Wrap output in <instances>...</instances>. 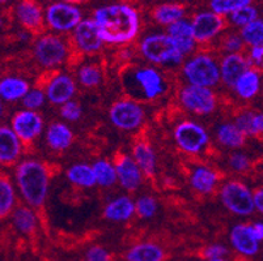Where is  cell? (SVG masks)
<instances>
[{"mask_svg": "<svg viewBox=\"0 0 263 261\" xmlns=\"http://www.w3.org/2000/svg\"><path fill=\"white\" fill-rule=\"evenodd\" d=\"M95 24L102 42L127 43L139 30V17L135 9L126 4L101 7L95 12Z\"/></svg>", "mask_w": 263, "mask_h": 261, "instance_id": "cell-1", "label": "cell"}, {"mask_svg": "<svg viewBox=\"0 0 263 261\" xmlns=\"http://www.w3.org/2000/svg\"><path fill=\"white\" fill-rule=\"evenodd\" d=\"M49 180L46 166L37 159H24L16 169L17 188L30 208L44 205L49 192Z\"/></svg>", "mask_w": 263, "mask_h": 261, "instance_id": "cell-2", "label": "cell"}, {"mask_svg": "<svg viewBox=\"0 0 263 261\" xmlns=\"http://www.w3.org/2000/svg\"><path fill=\"white\" fill-rule=\"evenodd\" d=\"M140 50L145 59L155 64H178L185 57L168 34L148 35L143 39Z\"/></svg>", "mask_w": 263, "mask_h": 261, "instance_id": "cell-3", "label": "cell"}, {"mask_svg": "<svg viewBox=\"0 0 263 261\" xmlns=\"http://www.w3.org/2000/svg\"><path fill=\"white\" fill-rule=\"evenodd\" d=\"M183 75L189 85L211 89L212 86H215L220 81L219 64L209 55H197L185 64Z\"/></svg>", "mask_w": 263, "mask_h": 261, "instance_id": "cell-4", "label": "cell"}, {"mask_svg": "<svg viewBox=\"0 0 263 261\" xmlns=\"http://www.w3.org/2000/svg\"><path fill=\"white\" fill-rule=\"evenodd\" d=\"M220 198L231 213L240 217H248L254 212L253 192L240 180H229L221 187Z\"/></svg>", "mask_w": 263, "mask_h": 261, "instance_id": "cell-5", "label": "cell"}, {"mask_svg": "<svg viewBox=\"0 0 263 261\" xmlns=\"http://www.w3.org/2000/svg\"><path fill=\"white\" fill-rule=\"evenodd\" d=\"M174 140L183 152L189 154H198L207 147L210 136L203 126L195 122L185 121L174 129Z\"/></svg>", "mask_w": 263, "mask_h": 261, "instance_id": "cell-6", "label": "cell"}, {"mask_svg": "<svg viewBox=\"0 0 263 261\" xmlns=\"http://www.w3.org/2000/svg\"><path fill=\"white\" fill-rule=\"evenodd\" d=\"M68 50L62 38L54 34L42 35L34 45V56L45 68H52L66 61Z\"/></svg>", "mask_w": 263, "mask_h": 261, "instance_id": "cell-7", "label": "cell"}, {"mask_svg": "<svg viewBox=\"0 0 263 261\" xmlns=\"http://www.w3.org/2000/svg\"><path fill=\"white\" fill-rule=\"evenodd\" d=\"M109 118L117 128L134 131L144 123L145 114L143 107L134 101L121 99L110 107Z\"/></svg>", "mask_w": 263, "mask_h": 261, "instance_id": "cell-8", "label": "cell"}, {"mask_svg": "<svg viewBox=\"0 0 263 261\" xmlns=\"http://www.w3.org/2000/svg\"><path fill=\"white\" fill-rule=\"evenodd\" d=\"M179 101L185 109L197 115H209L216 107V95L210 88L186 85L179 93Z\"/></svg>", "mask_w": 263, "mask_h": 261, "instance_id": "cell-9", "label": "cell"}, {"mask_svg": "<svg viewBox=\"0 0 263 261\" xmlns=\"http://www.w3.org/2000/svg\"><path fill=\"white\" fill-rule=\"evenodd\" d=\"M46 21L57 32H70L81 21V11L73 4L57 2L47 8Z\"/></svg>", "mask_w": 263, "mask_h": 261, "instance_id": "cell-10", "label": "cell"}, {"mask_svg": "<svg viewBox=\"0 0 263 261\" xmlns=\"http://www.w3.org/2000/svg\"><path fill=\"white\" fill-rule=\"evenodd\" d=\"M9 127L16 133L18 140L26 144L41 135L44 129V119L37 111L24 109L13 115Z\"/></svg>", "mask_w": 263, "mask_h": 261, "instance_id": "cell-11", "label": "cell"}, {"mask_svg": "<svg viewBox=\"0 0 263 261\" xmlns=\"http://www.w3.org/2000/svg\"><path fill=\"white\" fill-rule=\"evenodd\" d=\"M133 81L138 89H139L140 95L144 99L154 101L159 98L165 93V80L160 72L151 67H143L138 68L133 73Z\"/></svg>", "mask_w": 263, "mask_h": 261, "instance_id": "cell-12", "label": "cell"}, {"mask_svg": "<svg viewBox=\"0 0 263 261\" xmlns=\"http://www.w3.org/2000/svg\"><path fill=\"white\" fill-rule=\"evenodd\" d=\"M232 247L243 257H253L259 252L260 242L255 238L252 225H234L229 234Z\"/></svg>", "mask_w": 263, "mask_h": 261, "instance_id": "cell-13", "label": "cell"}, {"mask_svg": "<svg viewBox=\"0 0 263 261\" xmlns=\"http://www.w3.org/2000/svg\"><path fill=\"white\" fill-rule=\"evenodd\" d=\"M73 39L78 49L85 54L97 52L104 43L93 20H81L73 29Z\"/></svg>", "mask_w": 263, "mask_h": 261, "instance_id": "cell-14", "label": "cell"}, {"mask_svg": "<svg viewBox=\"0 0 263 261\" xmlns=\"http://www.w3.org/2000/svg\"><path fill=\"white\" fill-rule=\"evenodd\" d=\"M223 18L215 14L214 12H203L194 18L191 23L193 28V38L198 42H207L212 39L223 29Z\"/></svg>", "mask_w": 263, "mask_h": 261, "instance_id": "cell-15", "label": "cell"}, {"mask_svg": "<svg viewBox=\"0 0 263 261\" xmlns=\"http://www.w3.org/2000/svg\"><path fill=\"white\" fill-rule=\"evenodd\" d=\"M117 182L121 183L126 191H136L143 182V174L138 165L128 155H119L116 165Z\"/></svg>", "mask_w": 263, "mask_h": 261, "instance_id": "cell-16", "label": "cell"}, {"mask_svg": "<svg viewBox=\"0 0 263 261\" xmlns=\"http://www.w3.org/2000/svg\"><path fill=\"white\" fill-rule=\"evenodd\" d=\"M76 94V84L73 78L68 75H57L50 80L49 85L46 88L47 99L52 105H63L73 98Z\"/></svg>", "mask_w": 263, "mask_h": 261, "instance_id": "cell-17", "label": "cell"}, {"mask_svg": "<svg viewBox=\"0 0 263 261\" xmlns=\"http://www.w3.org/2000/svg\"><path fill=\"white\" fill-rule=\"evenodd\" d=\"M23 143L9 126H0V165L11 166L18 161Z\"/></svg>", "mask_w": 263, "mask_h": 261, "instance_id": "cell-18", "label": "cell"}, {"mask_svg": "<svg viewBox=\"0 0 263 261\" xmlns=\"http://www.w3.org/2000/svg\"><path fill=\"white\" fill-rule=\"evenodd\" d=\"M249 68H250V63L240 52H237V54H228L227 56L223 57V62L219 66L220 80H223L224 84L233 88L236 81Z\"/></svg>", "mask_w": 263, "mask_h": 261, "instance_id": "cell-19", "label": "cell"}, {"mask_svg": "<svg viewBox=\"0 0 263 261\" xmlns=\"http://www.w3.org/2000/svg\"><path fill=\"white\" fill-rule=\"evenodd\" d=\"M29 83L16 76H7L0 78V99L2 102H17L21 101L29 92Z\"/></svg>", "mask_w": 263, "mask_h": 261, "instance_id": "cell-20", "label": "cell"}, {"mask_svg": "<svg viewBox=\"0 0 263 261\" xmlns=\"http://www.w3.org/2000/svg\"><path fill=\"white\" fill-rule=\"evenodd\" d=\"M135 214V201L127 196H121L111 200L105 207V218L113 222H126Z\"/></svg>", "mask_w": 263, "mask_h": 261, "instance_id": "cell-21", "label": "cell"}, {"mask_svg": "<svg viewBox=\"0 0 263 261\" xmlns=\"http://www.w3.org/2000/svg\"><path fill=\"white\" fill-rule=\"evenodd\" d=\"M73 141V133L64 123H51L47 128L46 143L55 152H62L71 147Z\"/></svg>", "mask_w": 263, "mask_h": 261, "instance_id": "cell-22", "label": "cell"}, {"mask_svg": "<svg viewBox=\"0 0 263 261\" xmlns=\"http://www.w3.org/2000/svg\"><path fill=\"white\" fill-rule=\"evenodd\" d=\"M165 252L159 244L142 242L130 248L126 253V261H164Z\"/></svg>", "mask_w": 263, "mask_h": 261, "instance_id": "cell-23", "label": "cell"}, {"mask_svg": "<svg viewBox=\"0 0 263 261\" xmlns=\"http://www.w3.org/2000/svg\"><path fill=\"white\" fill-rule=\"evenodd\" d=\"M131 158L138 165L142 174L147 176L154 175L155 171H156V154H155V150L152 149L149 144L139 141L134 147Z\"/></svg>", "mask_w": 263, "mask_h": 261, "instance_id": "cell-24", "label": "cell"}, {"mask_svg": "<svg viewBox=\"0 0 263 261\" xmlns=\"http://www.w3.org/2000/svg\"><path fill=\"white\" fill-rule=\"evenodd\" d=\"M217 174L207 166H198L193 170L190 175V186L199 193H210L215 190Z\"/></svg>", "mask_w": 263, "mask_h": 261, "instance_id": "cell-25", "label": "cell"}, {"mask_svg": "<svg viewBox=\"0 0 263 261\" xmlns=\"http://www.w3.org/2000/svg\"><path fill=\"white\" fill-rule=\"evenodd\" d=\"M234 92L242 99H253L260 90V75L254 69L249 68L234 84Z\"/></svg>", "mask_w": 263, "mask_h": 261, "instance_id": "cell-26", "label": "cell"}, {"mask_svg": "<svg viewBox=\"0 0 263 261\" xmlns=\"http://www.w3.org/2000/svg\"><path fill=\"white\" fill-rule=\"evenodd\" d=\"M17 18L26 29H38L42 25V12L30 0H21L16 9Z\"/></svg>", "mask_w": 263, "mask_h": 261, "instance_id": "cell-27", "label": "cell"}, {"mask_svg": "<svg viewBox=\"0 0 263 261\" xmlns=\"http://www.w3.org/2000/svg\"><path fill=\"white\" fill-rule=\"evenodd\" d=\"M67 179L81 188H92L96 186L95 174L92 166L87 164H75L67 170Z\"/></svg>", "mask_w": 263, "mask_h": 261, "instance_id": "cell-28", "label": "cell"}, {"mask_svg": "<svg viewBox=\"0 0 263 261\" xmlns=\"http://www.w3.org/2000/svg\"><path fill=\"white\" fill-rule=\"evenodd\" d=\"M246 136L234 123H224L217 128V140L221 145L231 149H237L245 144Z\"/></svg>", "mask_w": 263, "mask_h": 261, "instance_id": "cell-29", "label": "cell"}, {"mask_svg": "<svg viewBox=\"0 0 263 261\" xmlns=\"http://www.w3.org/2000/svg\"><path fill=\"white\" fill-rule=\"evenodd\" d=\"M234 124L245 136H257L263 131V115L253 111L243 112Z\"/></svg>", "mask_w": 263, "mask_h": 261, "instance_id": "cell-30", "label": "cell"}, {"mask_svg": "<svg viewBox=\"0 0 263 261\" xmlns=\"http://www.w3.org/2000/svg\"><path fill=\"white\" fill-rule=\"evenodd\" d=\"M12 221L23 234H32L37 229V215L30 207H20L13 210Z\"/></svg>", "mask_w": 263, "mask_h": 261, "instance_id": "cell-31", "label": "cell"}, {"mask_svg": "<svg viewBox=\"0 0 263 261\" xmlns=\"http://www.w3.org/2000/svg\"><path fill=\"white\" fill-rule=\"evenodd\" d=\"M96 184L101 187H111L117 182L116 167L107 159H99L92 165Z\"/></svg>", "mask_w": 263, "mask_h": 261, "instance_id": "cell-32", "label": "cell"}, {"mask_svg": "<svg viewBox=\"0 0 263 261\" xmlns=\"http://www.w3.org/2000/svg\"><path fill=\"white\" fill-rule=\"evenodd\" d=\"M16 203L15 187L7 178L0 176V219L13 210Z\"/></svg>", "mask_w": 263, "mask_h": 261, "instance_id": "cell-33", "label": "cell"}, {"mask_svg": "<svg viewBox=\"0 0 263 261\" xmlns=\"http://www.w3.org/2000/svg\"><path fill=\"white\" fill-rule=\"evenodd\" d=\"M183 13H185V9L181 6H177V4H162V6L157 7L155 9L154 16L155 20L159 24L171 25V24L181 20Z\"/></svg>", "mask_w": 263, "mask_h": 261, "instance_id": "cell-34", "label": "cell"}, {"mask_svg": "<svg viewBox=\"0 0 263 261\" xmlns=\"http://www.w3.org/2000/svg\"><path fill=\"white\" fill-rule=\"evenodd\" d=\"M241 39L250 46H259L263 42V21L255 20L248 24L241 30Z\"/></svg>", "mask_w": 263, "mask_h": 261, "instance_id": "cell-35", "label": "cell"}, {"mask_svg": "<svg viewBox=\"0 0 263 261\" xmlns=\"http://www.w3.org/2000/svg\"><path fill=\"white\" fill-rule=\"evenodd\" d=\"M253 0H211L210 7L212 12L217 16L223 14H231L234 11L242 8V7L250 6Z\"/></svg>", "mask_w": 263, "mask_h": 261, "instance_id": "cell-36", "label": "cell"}, {"mask_svg": "<svg viewBox=\"0 0 263 261\" xmlns=\"http://www.w3.org/2000/svg\"><path fill=\"white\" fill-rule=\"evenodd\" d=\"M78 80L85 88H93L101 83V71L97 66L85 64L78 72Z\"/></svg>", "mask_w": 263, "mask_h": 261, "instance_id": "cell-37", "label": "cell"}, {"mask_svg": "<svg viewBox=\"0 0 263 261\" xmlns=\"http://www.w3.org/2000/svg\"><path fill=\"white\" fill-rule=\"evenodd\" d=\"M157 212V203L151 196H142L135 201V213L142 219L152 218Z\"/></svg>", "mask_w": 263, "mask_h": 261, "instance_id": "cell-38", "label": "cell"}, {"mask_svg": "<svg viewBox=\"0 0 263 261\" xmlns=\"http://www.w3.org/2000/svg\"><path fill=\"white\" fill-rule=\"evenodd\" d=\"M258 11L252 6H246L231 13V21L237 26H245L257 20Z\"/></svg>", "mask_w": 263, "mask_h": 261, "instance_id": "cell-39", "label": "cell"}, {"mask_svg": "<svg viewBox=\"0 0 263 261\" xmlns=\"http://www.w3.org/2000/svg\"><path fill=\"white\" fill-rule=\"evenodd\" d=\"M168 35L173 38V39H186V38H193V28H191V23L190 21L181 18V20L171 24L168 28Z\"/></svg>", "mask_w": 263, "mask_h": 261, "instance_id": "cell-40", "label": "cell"}, {"mask_svg": "<svg viewBox=\"0 0 263 261\" xmlns=\"http://www.w3.org/2000/svg\"><path fill=\"white\" fill-rule=\"evenodd\" d=\"M21 101H23V105L25 107V110L37 111L46 102V95H45V93L41 89H29V92L26 93L25 97Z\"/></svg>", "mask_w": 263, "mask_h": 261, "instance_id": "cell-41", "label": "cell"}, {"mask_svg": "<svg viewBox=\"0 0 263 261\" xmlns=\"http://www.w3.org/2000/svg\"><path fill=\"white\" fill-rule=\"evenodd\" d=\"M81 114H83V109H81L80 104L73 99L68 101L61 106L62 118L67 122H71V123L78 122L81 118Z\"/></svg>", "mask_w": 263, "mask_h": 261, "instance_id": "cell-42", "label": "cell"}, {"mask_svg": "<svg viewBox=\"0 0 263 261\" xmlns=\"http://www.w3.org/2000/svg\"><path fill=\"white\" fill-rule=\"evenodd\" d=\"M229 166L234 170V171L243 172L249 169L250 166V159L243 153H233L229 158Z\"/></svg>", "mask_w": 263, "mask_h": 261, "instance_id": "cell-43", "label": "cell"}, {"mask_svg": "<svg viewBox=\"0 0 263 261\" xmlns=\"http://www.w3.org/2000/svg\"><path fill=\"white\" fill-rule=\"evenodd\" d=\"M228 255V248L224 244L214 243L210 244L203 251V256L205 260H212V258H224V256Z\"/></svg>", "mask_w": 263, "mask_h": 261, "instance_id": "cell-44", "label": "cell"}, {"mask_svg": "<svg viewBox=\"0 0 263 261\" xmlns=\"http://www.w3.org/2000/svg\"><path fill=\"white\" fill-rule=\"evenodd\" d=\"M85 261H111V256L101 246H93L85 253Z\"/></svg>", "mask_w": 263, "mask_h": 261, "instance_id": "cell-45", "label": "cell"}, {"mask_svg": "<svg viewBox=\"0 0 263 261\" xmlns=\"http://www.w3.org/2000/svg\"><path fill=\"white\" fill-rule=\"evenodd\" d=\"M242 46L243 42L241 39V37H238V35H231L224 42V47H226V50L229 54H237L242 49Z\"/></svg>", "mask_w": 263, "mask_h": 261, "instance_id": "cell-46", "label": "cell"}, {"mask_svg": "<svg viewBox=\"0 0 263 261\" xmlns=\"http://www.w3.org/2000/svg\"><path fill=\"white\" fill-rule=\"evenodd\" d=\"M250 59L254 62L255 64L260 66L263 62V46L259 45V46H253L252 50H250Z\"/></svg>", "mask_w": 263, "mask_h": 261, "instance_id": "cell-47", "label": "cell"}, {"mask_svg": "<svg viewBox=\"0 0 263 261\" xmlns=\"http://www.w3.org/2000/svg\"><path fill=\"white\" fill-rule=\"evenodd\" d=\"M253 204H254V209H257L258 212H263V191L258 190L253 193Z\"/></svg>", "mask_w": 263, "mask_h": 261, "instance_id": "cell-48", "label": "cell"}, {"mask_svg": "<svg viewBox=\"0 0 263 261\" xmlns=\"http://www.w3.org/2000/svg\"><path fill=\"white\" fill-rule=\"evenodd\" d=\"M253 233H254L255 238L259 242L263 240V224L262 222H255V224L252 225Z\"/></svg>", "mask_w": 263, "mask_h": 261, "instance_id": "cell-49", "label": "cell"}, {"mask_svg": "<svg viewBox=\"0 0 263 261\" xmlns=\"http://www.w3.org/2000/svg\"><path fill=\"white\" fill-rule=\"evenodd\" d=\"M62 3H68V4H73V3H81V2H84V0H59Z\"/></svg>", "mask_w": 263, "mask_h": 261, "instance_id": "cell-50", "label": "cell"}, {"mask_svg": "<svg viewBox=\"0 0 263 261\" xmlns=\"http://www.w3.org/2000/svg\"><path fill=\"white\" fill-rule=\"evenodd\" d=\"M3 111H4L3 102H2V99H0V121H2V118H3Z\"/></svg>", "mask_w": 263, "mask_h": 261, "instance_id": "cell-51", "label": "cell"}, {"mask_svg": "<svg viewBox=\"0 0 263 261\" xmlns=\"http://www.w3.org/2000/svg\"><path fill=\"white\" fill-rule=\"evenodd\" d=\"M207 261H228L227 258H212V260H207Z\"/></svg>", "mask_w": 263, "mask_h": 261, "instance_id": "cell-52", "label": "cell"}, {"mask_svg": "<svg viewBox=\"0 0 263 261\" xmlns=\"http://www.w3.org/2000/svg\"><path fill=\"white\" fill-rule=\"evenodd\" d=\"M21 39H28V34H20Z\"/></svg>", "mask_w": 263, "mask_h": 261, "instance_id": "cell-53", "label": "cell"}, {"mask_svg": "<svg viewBox=\"0 0 263 261\" xmlns=\"http://www.w3.org/2000/svg\"><path fill=\"white\" fill-rule=\"evenodd\" d=\"M7 2H9V0H0V4H6Z\"/></svg>", "mask_w": 263, "mask_h": 261, "instance_id": "cell-54", "label": "cell"}, {"mask_svg": "<svg viewBox=\"0 0 263 261\" xmlns=\"http://www.w3.org/2000/svg\"><path fill=\"white\" fill-rule=\"evenodd\" d=\"M2 24L3 23H2V18H0V28H2Z\"/></svg>", "mask_w": 263, "mask_h": 261, "instance_id": "cell-55", "label": "cell"}]
</instances>
